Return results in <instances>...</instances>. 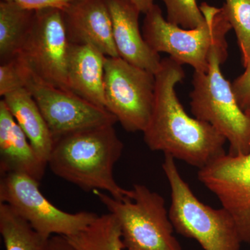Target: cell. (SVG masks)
Instances as JSON below:
<instances>
[{
	"mask_svg": "<svg viewBox=\"0 0 250 250\" xmlns=\"http://www.w3.org/2000/svg\"><path fill=\"white\" fill-rule=\"evenodd\" d=\"M184 77L182 65L171 57L161 60L144 141L151 150L160 151L200 170L226 154L227 140L208 123L187 114L175 91Z\"/></svg>",
	"mask_w": 250,
	"mask_h": 250,
	"instance_id": "1",
	"label": "cell"
},
{
	"mask_svg": "<svg viewBox=\"0 0 250 250\" xmlns=\"http://www.w3.org/2000/svg\"><path fill=\"white\" fill-rule=\"evenodd\" d=\"M123 147L114 125L82 130L54 141L47 166L57 177L85 192L101 190L124 200L131 197L132 189L120 187L113 176Z\"/></svg>",
	"mask_w": 250,
	"mask_h": 250,
	"instance_id": "2",
	"label": "cell"
},
{
	"mask_svg": "<svg viewBox=\"0 0 250 250\" xmlns=\"http://www.w3.org/2000/svg\"><path fill=\"white\" fill-rule=\"evenodd\" d=\"M228 55L226 39L217 41L210 50L207 72H194L190 108L195 118L213 126L229 143V154L246 155L250 152V119L222 73L220 65Z\"/></svg>",
	"mask_w": 250,
	"mask_h": 250,
	"instance_id": "3",
	"label": "cell"
},
{
	"mask_svg": "<svg viewBox=\"0 0 250 250\" xmlns=\"http://www.w3.org/2000/svg\"><path fill=\"white\" fill-rule=\"evenodd\" d=\"M162 168L171 189L169 218L177 232L195 240L205 250H240L243 242L228 210L215 209L197 199L172 156L165 155Z\"/></svg>",
	"mask_w": 250,
	"mask_h": 250,
	"instance_id": "4",
	"label": "cell"
},
{
	"mask_svg": "<svg viewBox=\"0 0 250 250\" xmlns=\"http://www.w3.org/2000/svg\"><path fill=\"white\" fill-rule=\"evenodd\" d=\"M200 9L205 22L195 29H184L167 22L161 8L154 4L145 14L143 36L157 53L165 52L181 65L188 64L195 72H206L212 47L217 41L226 39L232 27L223 8L202 2Z\"/></svg>",
	"mask_w": 250,
	"mask_h": 250,
	"instance_id": "5",
	"label": "cell"
},
{
	"mask_svg": "<svg viewBox=\"0 0 250 250\" xmlns=\"http://www.w3.org/2000/svg\"><path fill=\"white\" fill-rule=\"evenodd\" d=\"M93 193L116 217L125 250H182L174 236L165 200L157 192L136 184L131 197L124 200L101 190Z\"/></svg>",
	"mask_w": 250,
	"mask_h": 250,
	"instance_id": "6",
	"label": "cell"
},
{
	"mask_svg": "<svg viewBox=\"0 0 250 250\" xmlns=\"http://www.w3.org/2000/svg\"><path fill=\"white\" fill-rule=\"evenodd\" d=\"M39 184L26 174L1 175L0 203L9 205L44 238L49 239L54 235L74 236L98 218L92 212L70 213L59 209L42 195Z\"/></svg>",
	"mask_w": 250,
	"mask_h": 250,
	"instance_id": "7",
	"label": "cell"
},
{
	"mask_svg": "<svg viewBox=\"0 0 250 250\" xmlns=\"http://www.w3.org/2000/svg\"><path fill=\"white\" fill-rule=\"evenodd\" d=\"M155 75L121 57H106V108L129 132L144 131L152 116Z\"/></svg>",
	"mask_w": 250,
	"mask_h": 250,
	"instance_id": "8",
	"label": "cell"
},
{
	"mask_svg": "<svg viewBox=\"0 0 250 250\" xmlns=\"http://www.w3.org/2000/svg\"><path fill=\"white\" fill-rule=\"evenodd\" d=\"M26 88L35 100L54 141L82 130L114 125L118 120L108 110L88 103L69 90L57 88L39 78L18 57Z\"/></svg>",
	"mask_w": 250,
	"mask_h": 250,
	"instance_id": "9",
	"label": "cell"
},
{
	"mask_svg": "<svg viewBox=\"0 0 250 250\" xmlns=\"http://www.w3.org/2000/svg\"><path fill=\"white\" fill-rule=\"evenodd\" d=\"M70 44L62 10H39L18 57L46 83L70 91L67 80Z\"/></svg>",
	"mask_w": 250,
	"mask_h": 250,
	"instance_id": "10",
	"label": "cell"
},
{
	"mask_svg": "<svg viewBox=\"0 0 250 250\" xmlns=\"http://www.w3.org/2000/svg\"><path fill=\"white\" fill-rule=\"evenodd\" d=\"M198 179L233 217L242 242L250 243V152L220 156L199 170Z\"/></svg>",
	"mask_w": 250,
	"mask_h": 250,
	"instance_id": "11",
	"label": "cell"
},
{
	"mask_svg": "<svg viewBox=\"0 0 250 250\" xmlns=\"http://www.w3.org/2000/svg\"><path fill=\"white\" fill-rule=\"evenodd\" d=\"M62 11L70 43L91 45L106 57H120L105 0H71Z\"/></svg>",
	"mask_w": 250,
	"mask_h": 250,
	"instance_id": "12",
	"label": "cell"
},
{
	"mask_svg": "<svg viewBox=\"0 0 250 250\" xmlns=\"http://www.w3.org/2000/svg\"><path fill=\"white\" fill-rule=\"evenodd\" d=\"M105 1L111 16L113 40L119 57L155 75L162 59L149 47L140 31L141 11L129 0Z\"/></svg>",
	"mask_w": 250,
	"mask_h": 250,
	"instance_id": "13",
	"label": "cell"
},
{
	"mask_svg": "<svg viewBox=\"0 0 250 250\" xmlns=\"http://www.w3.org/2000/svg\"><path fill=\"white\" fill-rule=\"evenodd\" d=\"M47 164L36 154L4 100L0 101V174H26L41 182Z\"/></svg>",
	"mask_w": 250,
	"mask_h": 250,
	"instance_id": "14",
	"label": "cell"
},
{
	"mask_svg": "<svg viewBox=\"0 0 250 250\" xmlns=\"http://www.w3.org/2000/svg\"><path fill=\"white\" fill-rule=\"evenodd\" d=\"M105 59L106 56L93 46L70 44L67 80L70 91L88 103L106 109Z\"/></svg>",
	"mask_w": 250,
	"mask_h": 250,
	"instance_id": "15",
	"label": "cell"
},
{
	"mask_svg": "<svg viewBox=\"0 0 250 250\" xmlns=\"http://www.w3.org/2000/svg\"><path fill=\"white\" fill-rule=\"evenodd\" d=\"M2 100L24 131L36 154L47 165L54 141L32 95L22 88L6 94Z\"/></svg>",
	"mask_w": 250,
	"mask_h": 250,
	"instance_id": "16",
	"label": "cell"
},
{
	"mask_svg": "<svg viewBox=\"0 0 250 250\" xmlns=\"http://www.w3.org/2000/svg\"><path fill=\"white\" fill-rule=\"evenodd\" d=\"M35 11L21 7L14 1L0 2V62L18 57L34 22Z\"/></svg>",
	"mask_w": 250,
	"mask_h": 250,
	"instance_id": "17",
	"label": "cell"
},
{
	"mask_svg": "<svg viewBox=\"0 0 250 250\" xmlns=\"http://www.w3.org/2000/svg\"><path fill=\"white\" fill-rule=\"evenodd\" d=\"M0 233L6 250H48L44 238L9 205L0 203Z\"/></svg>",
	"mask_w": 250,
	"mask_h": 250,
	"instance_id": "18",
	"label": "cell"
},
{
	"mask_svg": "<svg viewBox=\"0 0 250 250\" xmlns=\"http://www.w3.org/2000/svg\"><path fill=\"white\" fill-rule=\"evenodd\" d=\"M66 238L77 250H125L119 225L110 213L98 215L84 230Z\"/></svg>",
	"mask_w": 250,
	"mask_h": 250,
	"instance_id": "19",
	"label": "cell"
},
{
	"mask_svg": "<svg viewBox=\"0 0 250 250\" xmlns=\"http://www.w3.org/2000/svg\"><path fill=\"white\" fill-rule=\"evenodd\" d=\"M222 8L235 31L246 67L250 61V0H225Z\"/></svg>",
	"mask_w": 250,
	"mask_h": 250,
	"instance_id": "20",
	"label": "cell"
},
{
	"mask_svg": "<svg viewBox=\"0 0 250 250\" xmlns=\"http://www.w3.org/2000/svg\"><path fill=\"white\" fill-rule=\"evenodd\" d=\"M167 9V21L184 29H195L205 22L196 0H162Z\"/></svg>",
	"mask_w": 250,
	"mask_h": 250,
	"instance_id": "21",
	"label": "cell"
},
{
	"mask_svg": "<svg viewBox=\"0 0 250 250\" xmlns=\"http://www.w3.org/2000/svg\"><path fill=\"white\" fill-rule=\"evenodd\" d=\"M24 88L21 63L18 57L0 65V95Z\"/></svg>",
	"mask_w": 250,
	"mask_h": 250,
	"instance_id": "22",
	"label": "cell"
},
{
	"mask_svg": "<svg viewBox=\"0 0 250 250\" xmlns=\"http://www.w3.org/2000/svg\"><path fill=\"white\" fill-rule=\"evenodd\" d=\"M233 93L240 107L246 111L250 106V61L245 71L231 83Z\"/></svg>",
	"mask_w": 250,
	"mask_h": 250,
	"instance_id": "23",
	"label": "cell"
},
{
	"mask_svg": "<svg viewBox=\"0 0 250 250\" xmlns=\"http://www.w3.org/2000/svg\"><path fill=\"white\" fill-rule=\"evenodd\" d=\"M14 1L24 9L39 11L45 9L63 10L71 0H3Z\"/></svg>",
	"mask_w": 250,
	"mask_h": 250,
	"instance_id": "24",
	"label": "cell"
},
{
	"mask_svg": "<svg viewBox=\"0 0 250 250\" xmlns=\"http://www.w3.org/2000/svg\"><path fill=\"white\" fill-rule=\"evenodd\" d=\"M48 250H77L65 236L54 235L49 239Z\"/></svg>",
	"mask_w": 250,
	"mask_h": 250,
	"instance_id": "25",
	"label": "cell"
},
{
	"mask_svg": "<svg viewBox=\"0 0 250 250\" xmlns=\"http://www.w3.org/2000/svg\"><path fill=\"white\" fill-rule=\"evenodd\" d=\"M139 9L141 13L146 14L153 6L154 0H129Z\"/></svg>",
	"mask_w": 250,
	"mask_h": 250,
	"instance_id": "26",
	"label": "cell"
},
{
	"mask_svg": "<svg viewBox=\"0 0 250 250\" xmlns=\"http://www.w3.org/2000/svg\"><path fill=\"white\" fill-rule=\"evenodd\" d=\"M245 113H246L247 116H248V118H249L250 119V106H249V107L247 108L246 111H245Z\"/></svg>",
	"mask_w": 250,
	"mask_h": 250,
	"instance_id": "27",
	"label": "cell"
}]
</instances>
